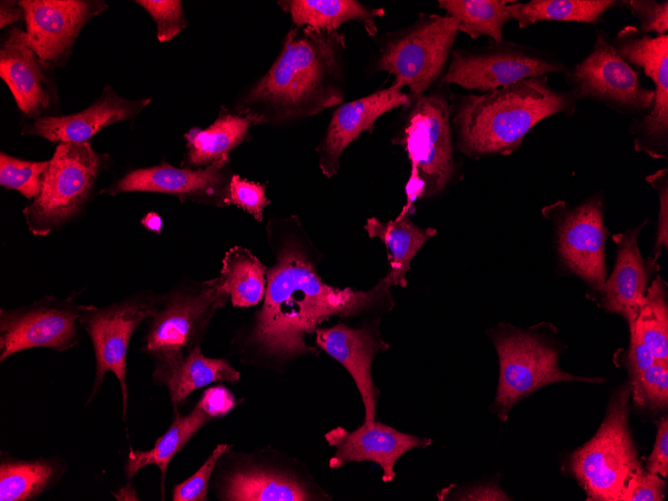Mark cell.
<instances>
[{
  "label": "cell",
  "instance_id": "obj_1",
  "mask_svg": "<svg viewBox=\"0 0 668 501\" xmlns=\"http://www.w3.org/2000/svg\"><path fill=\"white\" fill-rule=\"evenodd\" d=\"M275 256L267 267L262 307L245 338L251 351L263 359L282 363L319 352L305 343L333 316L352 317L376 305L392 287L386 277L370 290L338 288L322 281L303 241L286 229L285 220L267 225Z\"/></svg>",
  "mask_w": 668,
  "mask_h": 501
},
{
  "label": "cell",
  "instance_id": "obj_2",
  "mask_svg": "<svg viewBox=\"0 0 668 501\" xmlns=\"http://www.w3.org/2000/svg\"><path fill=\"white\" fill-rule=\"evenodd\" d=\"M345 48V36L338 31L291 28L275 62L236 111L265 123H283L339 105Z\"/></svg>",
  "mask_w": 668,
  "mask_h": 501
},
{
  "label": "cell",
  "instance_id": "obj_3",
  "mask_svg": "<svg viewBox=\"0 0 668 501\" xmlns=\"http://www.w3.org/2000/svg\"><path fill=\"white\" fill-rule=\"evenodd\" d=\"M577 102L570 91L552 88L547 75L482 94L460 95L451 106L457 148L475 158L509 155L540 121L573 114Z\"/></svg>",
  "mask_w": 668,
  "mask_h": 501
},
{
  "label": "cell",
  "instance_id": "obj_4",
  "mask_svg": "<svg viewBox=\"0 0 668 501\" xmlns=\"http://www.w3.org/2000/svg\"><path fill=\"white\" fill-rule=\"evenodd\" d=\"M630 388L622 386L611 398L596 434L570 458V468L588 500L622 501L644 471L628 425Z\"/></svg>",
  "mask_w": 668,
  "mask_h": 501
},
{
  "label": "cell",
  "instance_id": "obj_5",
  "mask_svg": "<svg viewBox=\"0 0 668 501\" xmlns=\"http://www.w3.org/2000/svg\"><path fill=\"white\" fill-rule=\"evenodd\" d=\"M399 144L411 162L406 184L408 212L418 198L440 193L454 173L451 105L441 93L413 96Z\"/></svg>",
  "mask_w": 668,
  "mask_h": 501
},
{
  "label": "cell",
  "instance_id": "obj_6",
  "mask_svg": "<svg viewBox=\"0 0 668 501\" xmlns=\"http://www.w3.org/2000/svg\"><path fill=\"white\" fill-rule=\"evenodd\" d=\"M228 299L221 276L184 283L158 297L155 310L148 318L143 351L159 360L185 354L199 346L211 319Z\"/></svg>",
  "mask_w": 668,
  "mask_h": 501
},
{
  "label": "cell",
  "instance_id": "obj_7",
  "mask_svg": "<svg viewBox=\"0 0 668 501\" xmlns=\"http://www.w3.org/2000/svg\"><path fill=\"white\" fill-rule=\"evenodd\" d=\"M102 157L89 142H60L49 160L39 194L23 209L29 231L46 236L75 218L92 191Z\"/></svg>",
  "mask_w": 668,
  "mask_h": 501
},
{
  "label": "cell",
  "instance_id": "obj_8",
  "mask_svg": "<svg viewBox=\"0 0 668 501\" xmlns=\"http://www.w3.org/2000/svg\"><path fill=\"white\" fill-rule=\"evenodd\" d=\"M459 30L450 16L432 14L389 39L376 69L395 76L393 84L424 92L442 74Z\"/></svg>",
  "mask_w": 668,
  "mask_h": 501
},
{
  "label": "cell",
  "instance_id": "obj_9",
  "mask_svg": "<svg viewBox=\"0 0 668 501\" xmlns=\"http://www.w3.org/2000/svg\"><path fill=\"white\" fill-rule=\"evenodd\" d=\"M577 100L589 99L626 115L647 114L654 90L644 87L639 72L616 51L609 35L596 31L591 52L565 74Z\"/></svg>",
  "mask_w": 668,
  "mask_h": 501
},
{
  "label": "cell",
  "instance_id": "obj_10",
  "mask_svg": "<svg viewBox=\"0 0 668 501\" xmlns=\"http://www.w3.org/2000/svg\"><path fill=\"white\" fill-rule=\"evenodd\" d=\"M493 342L500 363V375L494 406L502 421L521 398L547 384L563 381L603 382L564 372L558 365V353L541 338L521 330L500 332Z\"/></svg>",
  "mask_w": 668,
  "mask_h": 501
},
{
  "label": "cell",
  "instance_id": "obj_11",
  "mask_svg": "<svg viewBox=\"0 0 668 501\" xmlns=\"http://www.w3.org/2000/svg\"><path fill=\"white\" fill-rule=\"evenodd\" d=\"M567 71L549 53L502 41L476 50H452L443 82L485 93L531 77Z\"/></svg>",
  "mask_w": 668,
  "mask_h": 501
},
{
  "label": "cell",
  "instance_id": "obj_12",
  "mask_svg": "<svg viewBox=\"0 0 668 501\" xmlns=\"http://www.w3.org/2000/svg\"><path fill=\"white\" fill-rule=\"evenodd\" d=\"M612 44L632 67H637L655 85L651 110L632 120L630 132L635 147L652 157H666L668 149V34H643L636 26L619 30Z\"/></svg>",
  "mask_w": 668,
  "mask_h": 501
},
{
  "label": "cell",
  "instance_id": "obj_13",
  "mask_svg": "<svg viewBox=\"0 0 668 501\" xmlns=\"http://www.w3.org/2000/svg\"><path fill=\"white\" fill-rule=\"evenodd\" d=\"M93 305L46 297L0 312V361L17 352L44 347L65 351L79 342L77 323Z\"/></svg>",
  "mask_w": 668,
  "mask_h": 501
},
{
  "label": "cell",
  "instance_id": "obj_14",
  "mask_svg": "<svg viewBox=\"0 0 668 501\" xmlns=\"http://www.w3.org/2000/svg\"><path fill=\"white\" fill-rule=\"evenodd\" d=\"M157 300L158 297L150 293L138 294L103 308L92 306L80 318V324L92 341L96 359L90 399L98 392L105 374L113 372L121 387L123 418L128 402L126 357L129 342L137 327L152 315Z\"/></svg>",
  "mask_w": 668,
  "mask_h": 501
},
{
  "label": "cell",
  "instance_id": "obj_15",
  "mask_svg": "<svg viewBox=\"0 0 668 501\" xmlns=\"http://www.w3.org/2000/svg\"><path fill=\"white\" fill-rule=\"evenodd\" d=\"M602 200L588 199L569 209L557 202L543 213L555 219L558 250L565 264L602 293L606 281L605 239Z\"/></svg>",
  "mask_w": 668,
  "mask_h": 501
},
{
  "label": "cell",
  "instance_id": "obj_16",
  "mask_svg": "<svg viewBox=\"0 0 668 501\" xmlns=\"http://www.w3.org/2000/svg\"><path fill=\"white\" fill-rule=\"evenodd\" d=\"M26 44L43 63L65 60L80 30L108 6L104 1L22 0Z\"/></svg>",
  "mask_w": 668,
  "mask_h": 501
},
{
  "label": "cell",
  "instance_id": "obj_17",
  "mask_svg": "<svg viewBox=\"0 0 668 501\" xmlns=\"http://www.w3.org/2000/svg\"><path fill=\"white\" fill-rule=\"evenodd\" d=\"M230 160H220L206 167L177 168L167 162L127 173L103 192L117 195L122 192H156L185 202L224 206L230 181Z\"/></svg>",
  "mask_w": 668,
  "mask_h": 501
},
{
  "label": "cell",
  "instance_id": "obj_18",
  "mask_svg": "<svg viewBox=\"0 0 668 501\" xmlns=\"http://www.w3.org/2000/svg\"><path fill=\"white\" fill-rule=\"evenodd\" d=\"M328 445L335 448L329 467L338 469L350 462L372 461L382 469L386 483L395 478L394 465L398 459L415 448H426L432 440L400 432L384 423H363L353 431L338 426L324 435Z\"/></svg>",
  "mask_w": 668,
  "mask_h": 501
},
{
  "label": "cell",
  "instance_id": "obj_19",
  "mask_svg": "<svg viewBox=\"0 0 668 501\" xmlns=\"http://www.w3.org/2000/svg\"><path fill=\"white\" fill-rule=\"evenodd\" d=\"M402 87L392 84L368 96L340 105L330 120L325 137L318 147L319 166L328 178L339 169L343 151L364 131L373 132L376 120L401 106L408 107L411 97Z\"/></svg>",
  "mask_w": 668,
  "mask_h": 501
},
{
  "label": "cell",
  "instance_id": "obj_20",
  "mask_svg": "<svg viewBox=\"0 0 668 501\" xmlns=\"http://www.w3.org/2000/svg\"><path fill=\"white\" fill-rule=\"evenodd\" d=\"M314 333L318 347L338 361L354 380L364 404V422L375 421L378 393L371 365L378 352L390 347L380 338L377 326L353 328L338 323L331 327H318Z\"/></svg>",
  "mask_w": 668,
  "mask_h": 501
},
{
  "label": "cell",
  "instance_id": "obj_21",
  "mask_svg": "<svg viewBox=\"0 0 668 501\" xmlns=\"http://www.w3.org/2000/svg\"><path fill=\"white\" fill-rule=\"evenodd\" d=\"M150 102V98H122L106 85L100 97L86 109L71 115L38 117L23 133L50 142L84 143L105 127L135 117Z\"/></svg>",
  "mask_w": 668,
  "mask_h": 501
},
{
  "label": "cell",
  "instance_id": "obj_22",
  "mask_svg": "<svg viewBox=\"0 0 668 501\" xmlns=\"http://www.w3.org/2000/svg\"><path fill=\"white\" fill-rule=\"evenodd\" d=\"M222 500L306 501L317 500L309 484L290 470L264 464L244 463L226 472L219 484Z\"/></svg>",
  "mask_w": 668,
  "mask_h": 501
},
{
  "label": "cell",
  "instance_id": "obj_23",
  "mask_svg": "<svg viewBox=\"0 0 668 501\" xmlns=\"http://www.w3.org/2000/svg\"><path fill=\"white\" fill-rule=\"evenodd\" d=\"M43 64L26 44L24 31L13 28L1 46L0 76L19 109L31 117L39 116L51 102Z\"/></svg>",
  "mask_w": 668,
  "mask_h": 501
},
{
  "label": "cell",
  "instance_id": "obj_24",
  "mask_svg": "<svg viewBox=\"0 0 668 501\" xmlns=\"http://www.w3.org/2000/svg\"><path fill=\"white\" fill-rule=\"evenodd\" d=\"M647 223L613 236L618 245L615 267L602 293L607 311L623 315L631 326L647 292L648 271L638 248V236Z\"/></svg>",
  "mask_w": 668,
  "mask_h": 501
},
{
  "label": "cell",
  "instance_id": "obj_25",
  "mask_svg": "<svg viewBox=\"0 0 668 501\" xmlns=\"http://www.w3.org/2000/svg\"><path fill=\"white\" fill-rule=\"evenodd\" d=\"M153 379L167 387L176 412L194 390L218 381L235 383L240 373L224 359L205 357L199 345L185 354L155 360Z\"/></svg>",
  "mask_w": 668,
  "mask_h": 501
},
{
  "label": "cell",
  "instance_id": "obj_26",
  "mask_svg": "<svg viewBox=\"0 0 668 501\" xmlns=\"http://www.w3.org/2000/svg\"><path fill=\"white\" fill-rule=\"evenodd\" d=\"M258 124H265L258 116L221 109L218 118L209 127H194L184 134V167L197 169L229 159L230 152L247 138L249 129Z\"/></svg>",
  "mask_w": 668,
  "mask_h": 501
},
{
  "label": "cell",
  "instance_id": "obj_27",
  "mask_svg": "<svg viewBox=\"0 0 668 501\" xmlns=\"http://www.w3.org/2000/svg\"><path fill=\"white\" fill-rule=\"evenodd\" d=\"M278 5L290 14L295 27H311L329 32L346 22L355 21L369 36L377 34L375 19L384 15L383 8L365 6L355 0H287Z\"/></svg>",
  "mask_w": 668,
  "mask_h": 501
},
{
  "label": "cell",
  "instance_id": "obj_28",
  "mask_svg": "<svg viewBox=\"0 0 668 501\" xmlns=\"http://www.w3.org/2000/svg\"><path fill=\"white\" fill-rule=\"evenodd\" d=\"M364 229L370 238L377 237L389 250L390 271L385 276L391 286L406 287V273L423 244L436 234V229H422L401 212L395 220L382 222L376 217L366 221Z\"/></svg>",
  "mask_w": 668,
  "mask_h": 501
},
{
  "label": "cell",
  "instance_id": "obj_29",
  "mask_svg": "<svg viewBox=\"0 0 668 501\" xmlns=\"http://www.w3.org/2000/svg\"><path fill=\"white\" fill-rule=\"evenodd\" d=\"M211 419L198 403L186 415H180L176 411L172 424L156 440L152 449L147 451L130 449L125 464L127 477L132 478L141 468L147 465H157L161 472L163 493L166 471L171 459Z\"/></svg>",
  "mask_w": 668,
  "mask_h": 501
},
{
  "label": "cell",
  "instance_id": "obj_30",
  "mask_svg": "<svg viewBox=\"0 0 668 501\" xmlns=\"http://www.w3.org/2000/svg\"><path fill=\"white\" fill-rule=\"evenodd\" d=\"M617 3L614 0H531L513 1L507 8L510 18L524 29L544 21L596 23Z\"/></svg>",
  "mask_w": 668,
  "mask_h": 501
},
{
  "label": "cell",
  "instance_id": "obj_31",
  "mask_svg": "<svg viewBox=\"0 0 668 501\" xmlns=\"http://www.w3.org/2000/svg\"><path fill=\"white\" fill-rule=\"evenodd\" d=\"M267 267L250 250L230 248L222 259L220 276L234 307L258 305L264 298Z\"/></svg>",
  "mask_w": 668,
  "mask_h": 501
},
{
  "label": "cell",
  "instance_id": "obj_32",
  "mask_svg": "<svg viewBox=\"0 0 668 501\" xmlns=\"http://www.w3.org/2000/svg\"><path fill=\"white\" fill-rule=\"evenodd\" d=\"M512 0H439L438 6L457 23L458 30L472 39L488 36L495 43L503 41V28L511 19L508 4Z\"/></svg>",
  "mask_w": 668,
  "mask_h": 501
},
{
  "label": "cell",
  "instance_id": "obj_33",
  "mask_svg": "<svg viewBox=\"0 0 668 501\" xmlns=\"http://www.w3.org/2000/svg\"><path fill=\"white\" fill-rule=\"evenodd\" d=\"M58 474L59 465L52 459H2L0 500L25 501L35 498L54 482Z\"/></svg>",
  "mask_w": 668,
  "mask_h": 501
},
{
  "label": "cell",
  "instance_id": "obj_34",
  "mask_svg": "<svg viewBox=\"0 0 668 501\" xmlns=\"http://www.w3.org/2000/svg\"><path fill=\"white\" fill-rule=\"evenodd\" d=\"M629 327L651 349L657 361L668 363V308L665 283L660 277L647 289L645 300Z\"/></svg>",
  "mask_w": 668,
  "mask_h": 501
},
{
  "label": "cell",
  "instance_id": "obj_35",
  "mask_svg": "<svg viewBox=\"0 0 668 501\" xmlns=\"http://www.w3.org/2000/svg\"><path fill=\"white\" fill-rule=\"evenodd\" d=\"M48 165L49 160L27 161L1 152L0 185L34 199L40 192Z\"/></svg>",
  "mask_w": 668,
  "mask_h": 501
},
{
  "label": "cell",
  "instance_id": "obj_36",
  "mask_svg": "<svg viewBox=\"0 0 668 501\" xmlns=\"http://www.w3.org/2000/svg\"><path fill=\"white\" fill-rule=\"evenodd\" d=\"M636 404L662 408L668 402V363L655 361L630 386Z\"/></svg>",
  "mask_w": 668,
  "mask_h": 501
},
{
  "label": "cell",
  "instance_id": "obj_37",
  "mask_svg": "<svg viewBox=\"0 0 668 501\" xmlns=\"http://www.w3.org/2000/svg\"><path fill=\"white\" fill-rule=\"evenodd\" d=\"M266 186L232 174L224 205H235L246 211L258 222L263 220L264 208L270 203L266 196Z\"/></svg>",
  "mask_w": 668,
  "mask_h": 501
},
{
  "label": "cell",
  "instance_id": "obj_38",
  "mask_svg": "<svg viewBox=\"0 0 668 501\" xmlns=\"http://www.w3.org/2000/svg\"><path fill=\"white\" fill-rule=\"evenodd\" d=\"M135 3L142 6L156 22V37L160 42L170 41L187 25L179 0H137Z\"/></svg>",
  "mask_w": 668,
  "mask_h": 501
},
{
  "label": "cell",
  "instance_id": "obj_39",
  "mask_svg": "<svg viewBox=\"0 0 668 501\" xmlns=\"http://www.w3.org/2000/svg\"><path fill=\"white\" fill-rule=\"evenodd\" d=\"M230 445L219 444L201 467L188 479L177 484L173 489L174 501H205L212 472L219 459L229 450Z\"/></svg>",
  "mask_w": 668,
  "mask_h": 501
},
{
  "label": "cell",
  "instance_id": "obj_40",
  "mask_svg": "<svg viewBox=\"0 0 668 501\" xmlns=\"http://www.w3.org/2000/svg\"><path fill=\"white\" fill-rule=\"evenodd\" d=\"M619 4L630 11L639 22V31L643 34H667L668 2L654 0H628Z\"/></svg>",
  "mask_w": 668,
  "mask_h": 501
},
{
  "label": "cell",
  "instance_id": "obj_41",
  "mask_svg": "<svg viewBox=\"0 0 668 501\" xmlns=\"http://www.w3.org/2000/svg\"><path fill=\"white\" fill-rule=\"evenodd\" d=\"M657 191L659 197L657 248L668 244V172L667 168L658 170L645 178Z\"/></svg>",
  "mask_w": 668,
  "mask_h": 501
},
{
  "label": "cell",
  "instance_id": "obj_42",
  "mask_svg": "<svg viewBox=\"0 0 668 501\" xmlns=\"http://www.w3.org/2000/svg\"><path fill=\"white\" fill-rule=\"evenodd\" d=\"M666 484L659 475L642 472L625 493L622 501H661Z\"/></svg>",
  "mask_w": 668,
  "mask_h": 501
},
{
  "label": "cell",
  "instance_id": "obj_43",
  "mask_svg": "<svg viewBox=\"0 0 668 501\" xmlns=\"http://www.w3.org/2000/svg\"><path fill=\"white\" fill-rule=\"evenodd\" d=\"M203 411L213 418H220L229 413L236 404L233 393L225 386L207 388L198 401Z\"/></svg>",
  "mask_w": 668,
  "mask_h": 501
},
{
  "label": "cell",
  "instance_id": "obj_44",
  "mask_svg": "<svg viewBox=\"0 0 668 501\" xmlns=\"http://www.w3.org/2000/svg\"><path fill=\"white\" fill-rule=\"evenodd\" d=\"M655 361L656 358L651 349L641 341L634 331L630 330L628 366L631 385H633L640 375Z\"/></svg>",
  "mask_w": 668,
  "mask_h": 501
},
{
  "label": "cell",
  "instance_id": "obj_45",
  "mask_svg": "<svg viewBox=\"0 0 668 501\" xmlns=\"http://www.w3.org/2000/svg\"><path fill=\"white\" fill-rule=\"evenodd\" d=\"M648 472L666 477L668 475V420L661 418L651 455L648 458Z\"/></svg>",
  "mask_w": 668,
  "mask_h": 501
},
{
  "label": "cell",
  "instance_id": "obj_46",
  "mask_svg": "<svg viewBox=\"0 0 668 501\" xmlns=\"http://www.w3.org/2000/svg\"><path fill=\"white\" fill-rule=\"evenodd\" d=\"M457 498L459 500H509V497L500 488L493 485L476 486Z\"/></svg>",
  "mask_w": 668,
  "mask_h": 501
},
{
  "label": "cell",
  "instance_id": "obj_47",
  "mask_svg": "<svg viewBox=\"0 0 668 501\" xmlns=\"http://www.w3.org/2000/svg\"><path fill=\"white\" fill-rule=\"evenodd\" d=\"M21 19H25V15L19 1L0 2V27L2 29Z\"/></svg>",
  "mask_w": 668,
  "mask_h": 501
},
{
  "label": "cell",
  "instance_id": "obj_48",
  "mask_svg": "<svg viewBox=\"0 0 668 501\" xmlns=\"http://www.w3.org/2000/svg\"><path fill=\"white\" fill-rule=\"evenodd\" d=\"M142 223L150 230L159 232L161 229V218L155 213H148Z\"/></svg>",
  "mask_w": 668,
  "mask_h": 501
}]
</instances>
